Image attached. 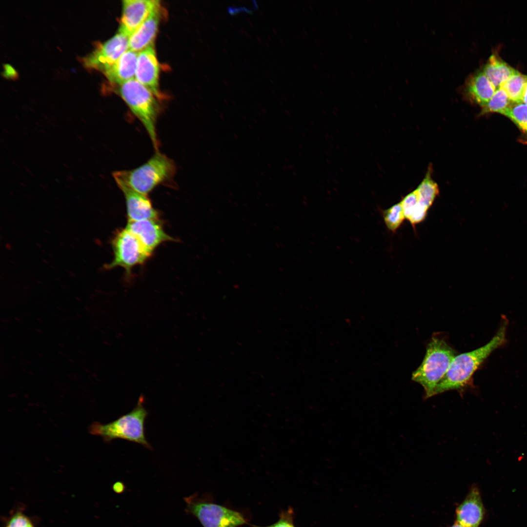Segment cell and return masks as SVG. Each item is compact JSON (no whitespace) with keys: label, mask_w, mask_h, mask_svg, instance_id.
I'll use <instances>...</instances> for the list:
<instances>
[{"label":"cell","mask_w":527,"mask_h":527,"mask_svg":"<svg viewBox=\"0 0 527 527\" xmlns=\"http://www.w3.org/2000/svg\"><path fill=\"white\" fill-rule=\"evenodd\" d=\"M527 82V76L516 70L513 75L501 84L499 88L506 93L512 102H523V97Z\"/></svg>","instance_id":"18"},{"label":"cell","mask_w":527,"mask_h":527,"mask_svg":"<svg viewBox=\"0 0 527 527\" xmlns=\"http://www.w3.org/2000/svg\"><path fill=\"white\" fill-rule=\"evenodd\" d=\"M522 102L527 104V82L526 85L524 93L523 95Z\"/></svg>","instance_id":"28"},{"label":"cell","mask_w":527,"mask_h":527,"mask_svg":"<svg viewBox=\"0 0 527 527\" xmlns=\"http://www.w3.org/2000/svg\"><path fill=\"white\" fill-rule=\"evenodd\" d=\"M159 73L160 66L153 44L139 52L135 78L161 99Z\"/></svg>","instance_id":"11"},{"label":"cell","mask_w":527,"mask_h":527,"mask_svg":"<svg viewBox=\"0 0 527 527\" xmlns=\"http://www.w3.org/2000/svg\"><path fill=\"white\" fill-rule=\"evenodd\" d=\"M125 228L135 236L151 254L161 243L175 241L165 232L158 219L128 222Z\"/></svg>","instance_id":"10"},{"label":"cell","mask_w":527,"mask_h":527,"mask_svg":"<svg viewBox=\"0 0 527 527\" xmlns=\"http://www.w3.org/2000/svg\"><path fill=\"white\" fill-rule=\"evenodd\" d=\"M124 484L121 482H117L113 485V489L114 492L118 494L122 493L125 490Z\"/></svg>","instance_id":"27"},{"label":"cell","mask_w":527,"mask_h":527,"mask_svg":"<svg viewBox=\"0 0 527 527\" xmlns=\"http://www.w3.org/2000/svg\"><path fill=\"white\" fill-rule=\"evenodd\" d=\"M456 355V351L443 338L437 335L431 337L422 362L411 376V379L424 388L425 398L434 395L436 386Z\"/></svg>","instance_id":"3"},{"label":"cell","mask_w":527,"mask_h":527,"mask_svg":"<svg viewBox=\"0 0 527 527\" xmlns=\"http://www.w3.org/2000/svg\"><path fill=\"white\" fill-rule=\"evenodd\" d=\"M510 119L524 133L527 134V104L513 102L502 113Z\"/></svg>","instance_id":"19"},{"label":"cell","mask_w":527,"mask_h":527,"mask_svg":"<svg viewBox=\"0 0 527 527\" xmlns=\"http://www.w3.org/2000/svg\"><path fill=\"white\" fill-rule=\"evenodd\" d=\"M160 4L157 0H124L119 31L129 38Z\"/></svg>","instance_id":"9"},{"label":"cell","mask_w":527,"mask_h":527,"mask_svg":"<svg viewBox=\"0 0 527 527\" xmlns=\"http://www.w3.org/2000/svg\"><path fill=\"white\" fill-rule=\"evenodd\" d=\"M144 400L143 396H140L137 405L130 412L114 421L106 424L94 422L90 426V433L102 437L105 442L122 439L151 449L145 435L144 425L148 413L144 406Z\"/></svg>","instance_id":"5"},{"label":"cell","mask_w":527,"mask_h":527,"mask_svg":"<svg viewBox=\"0 0 527 527\" xmlns=\"http://www.w3.org/2000/svg\"><path fill=\"white\" fill-rule=\"evenodd\" d=\"M496 90L482 70L470 75L462 88L466 97L482 107L489 101Z\"/></svg>","instance_id":"15"},{"label":"cell","mask_w":527,"mask_h":527,"mask_svg":"<svg viewBox=\"0 0 527 527\" xmlns=\"http://www.w3.org/2000/svg\"><path fill=\"white\" fill-rule=\"evenodd\" d=\"M401 203L405 219L407 220L419 203L417 190L416 189L409 193L401 201Z\"/></svg>","instance_id":"24"},{"label":"cell","mask_w":527,"mask_h":527,"mask_svg":"<svg viewBox=\"0 0 527 527\" xmlns=\"http://www.w3.org/2000/svg\"><path fill=\"white\" fill-rule=\"evenodd\" d=\"M512 101L501 88L496 89L489 101L482 107V113L497 112L501 114Z\"/></svg>","instance_id":"22"},{"label":"cell","mask_w":527,"mask_h":527,"mask_svg":"<svg viewBox=\"0 0 527 527\" xmlns=\"http://www.w3.org/2000/svg\"><path fill=\"white\" fill-rule=\"evenodd\" d=\"M516 71L496 54H492L489 57L482 70L496 89L499 88L501 84Z\"/></svg>","instance_id":"17"},{"label":"cell","mask_w":527,"mask_h":527,"mask_svg":"<svg viewBox=\"0 0 527 527\" xmlns=\"http://www.w3.org/2000/svg\"><path fill=\"white\" fill-rule=\"evenodd\" d=\"M184 501L185 512L196 517L203 527H239L247 523L242 512L214 503L208 494L194 493Z\"/></svg>","instance_id":"6"},{"label":"cell","mask_w":527,"mask_h":527,"mask_svg":"<svg viewBox=\"0 0 527 527\" xmlns=\"http://www.w3.org/2000/svg\"><path fill=\"white\" fill-rule=\"evenodd\" d=\"M419 196V202L429 208L439 194L438 185L427 175L421 183L416 189Z\"/></svg>","instance_id":"20"},{"label":"cell","mask_w":527,"mask_h":527,"mask_svg":"<svg viewBox=\"0 0 527 527\" xmlns=\"http://www.w3.org/2000/svg\"><path fill=\"white\" fill-rule=\"evenodd\" d=\"M484 513L480 492L473 487L456 509V522L465 527H478Z\"/></svg>","instance_id":"12"},{"label":"cell","mask_w":527,"mask_h":527,"mask_svg":"<svg viewBox=\"0 0 527 527\" xmlns=\"http://www.w3.org/2000/svg\"><path fill=\"white\" fill-rule=\"evenodd\" d=\"M382 216L387 229L395 232L405 219L401 202L383 210Z\"/></svg>","instance_id":"21"},{"label":"cell","mask_w":527,"mask_h":527,"mask_svg":"<svg viewBox=\"0 0 527 527\" xmlns=\"http://www.w3.org/2000/svg\"><path fill=\"white\" fill-rule=\"evenodd\" d=\"M428 209V208L419 202L407 220L412 226H415L425 219Z\"/></svg>","instance_id":"25"},{"label":"cell","mask_w":527,"mask_h":527,"mask_svg":"<svg viewBox=\"0 0 527 527\" xmlns=\"http://www.w3.org/2000/svg\"><path fill=\"white\" fill-rule=\"evenodd\" d=\"M176 169L174 161L157 150L144 163L134 169L114 172L113 177L119 188L126 187L147 196L158 185L172 180Z\"/></svg>","instance_id":"2"},{"label":"cell","mask_w":527,"mask_h":527,"mask_svg":"<svg viewBox=\"0 0 527 527\" xmlns=\"http://www.w3.org/2000/svg\"><path fill=\"white\" fill-rule=\"evenodd\" d=\"M112 247L114 258L105 268L111 269L120 266L128 274H130L134 267L143 264L152 254L126 228L117 231L112 239Z\"/></svg>","instance_id":"7"},{"label":"cell","mask_w":527,"mask_h":527,"mask_svg":"<svg viewBox=\"0 0 527 527\" xmlns=\"http://www.w3.org/2000/svg\"><path fill=\"white\" fill-rule=\"evenodd\" d=\"M5 527H34L28 518L21 513H17L8 520Z\"/></svg>","instance_id":"26"},{"label":"cell","mask_w":527,"mask_h":527,"mask_svg":"<svg viewBox=\"0 0 527 527\" xmlns=\"http://www.w3.org/2000/svg\"><path fill=\"white\" fill-rule=\"evenodd\" d=\"M508 321L505 317L491 339L486 345L471 351L456 355L446 375L436 386L434 395L447 391L462 390L472 386V377L484 362L495 349L507 342Z\"/></svg>","instance_id":"1"},{"label":"cell","mask_w":527,"mask_h":527,"mask_svg":"<svg viewBox=\"0 0 527 527\" xmlns=\"http://www.w3.org/2000/svg\"><path fill=\"white\" fill-rule=\"evenodd\" d=\"M139 52L126 51L108 69L103 72L108 81L118 85L135 78Z\"/></svg>","instance_id":"16"},{"label":"cell","mask_w":527,"mask_h":527,"mask_svg":"<svg viewBox=\"0 0 527 527\" xmlns=\"http://www.w3.org/2000/svg\"><path fill=\"white\" fill-rule=\"evenodd\" d=\"M129 38L118 30L113 37L97 45L92 53L82 58V64L88 69L103 73L128 49Z\"/></svg>","instance_id":"8"},{"label":"cell","mask_w":527,"mask_h":527,"mask_svg":"<svg viewBox=\"0 0 527 527\" xmlns=\"http://www.w3.org/2000/svg\"><path fill=\"white\" fill-rule=\"evenodd\" d=\"M295 514L292 507H289L286 510H282L279 514V518L275 523L265 527H260L252 525L253 527H296L294 520Z\"/></svg>","instance_id":"23"},{"label":"cell","mask_w":527,"mask_h":527,"mask_svg":"<svg viewBox=\"0 0 527 527\" xmlns=\"http://www.w3.org/2000/svg\"><path fill=\"white\" fill-rule=\"evenodd\" d=\"M450 527H464V526H463V525H461V524H459V523H458V522H455V523H454V524H453V525H452V526H451Z\"/></svg>","instance_id":"29"},{"label":"cell","mask_w":527,"mask_h":527,"mask_svg":"<svg viewBox=\"0 0 527 527\" xmlns=\"http://www.w3.org/2000/svg\"><path fill=\"white\" fill-rule=\"evenodd\" d=\"M161 4L129 37L128 49L140 52L154 43L161 17Z\"/></svg>","instance_id":"14"},{"label":"cell","mask_w":527,"mask_h":527,"mask_svg":"<svg viewBox=\"0 0 527 527\" xmlns=\"http://www.w3.org/2000/svg\"><path fill=\"white\" fill-rule=\"evenodd\" d=\"M120 188L125 198L128 222L158 218V212L153 206L147 196L126 187Z\"/></svg>","instance_id":"13"},{"label":"cell","mask_w":527,"mask_h":527,"mask_svg":"<svg viewBox=\"0 0 527 527\" xmlns=\"http://www.w3.org/2000/svg\"><path fill=\"white\" fill-rule=\"evenodd\" d=\"M119 86L118 93L143 125L154 148L158 150L156 124L161 110L159 99L135 78Z\"/></svg>","instance_id":"4"}]
</instances>
